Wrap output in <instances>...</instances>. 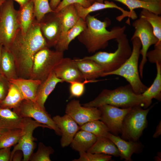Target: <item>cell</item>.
Returning <instances> with one entry per match:
<instances>
[{
  "instance_id": "1f68e13d",
  "label": "cell",
  "mask_w": 161,
  "mask_h": 161,
  "mask_svg": "<svg viewBox=\"0 0 161 161\" xmlns=\"http://www.w3.org/2000/svg\"><path fill=\"white\" fill-rule=\"evenodd\" d=\"M24 133L23 129H12L0 133V148L10 147L18 143Z\"/></svg>"
},
{
  "instance_id": "7402d4cb",
  "label": "cell",
  "mask_w": 161,
  "mask_h": 161,
  "mask_svg": "<svg viewBox=\"0 0 161 161\" xmlns=\"http://www.w3.org/2000/svg\"><path fill=\"white\" fill-rule=\"evenodd\" d=\"M157 74L152 85L141 94L143 98V107L146 109L151 105L154 98L160 101L161 99V63H156Z\"/></svg>"
},
{
  "instance_id": "c3c4849f",
  "label": "cell",
  "mask_w": 161,
  "mask_h": 161,
  "mask_svg": "<svg viewBox=\"0 0 161 161\" xmlns=\"http://www.w3.org/2000/svg\"><path fill=\"white\" fill-rule=\"evenodd\" d=\"M161 152H159L157 153V156L155 157L154 160L155 161H161Z\"/></svg>"
},
{
  "instance_id": "d6a6232c",
  "label": "cell",
  "mask_w": 161,
  "mask_h": 161,
  "mask_svg": "<svg viewBox=\"0 0 161 161\" xmlns=\"http://www.w3.org/2000/svg\"><path fill=\"white\" fill-rule=\"evenodd\" d=\"M140 17L149 23L155 36L158 40V42H161V16L148 10L142 9Z\"/></svg>"
},
{
  "instance_id": "ac0fdd59",
  "label": "cell",
  "mask_w": 161,
  "mask_h": 161,
  "mask_svg": "<svg viewBox=\"0 0 161 161\" xmlns=\"http://www.w3.org/2000/svg\"><path fill=\"white\" fill-rule=\"evenodd\" d=\"M107 137L117 147L120 153V159H124L125 161H132L131 157L133 154L141 153L143 148V145L138 141L135 142L126 141L110 133Z\"/></svg>"
},
{
  "instance_id": "ee69618b",
  "label": "cell",
  "mask_w": 161,
  "mask_h": 161,
  "mask_svg": "<svg viewBox=\"0 0 161 161\" xmlns=\"http://www.w3.org/2000/svg\"><path fill=\"white\" fill-rule=\"evenodd\" d=\"M161 134V122H159L157 125L155 133L153 136V137L154 138H157L160 136Z\"/></svg>"
},
{
  "instance_id": "f546056e",
  "label": "cell",
  "mask_w": 161,
  "mask_h": 161,
  "mask_svg": "<svg viewBox=\"0 0 161 161\" xmlns=\"http://www.w3.org/2000/svg\"><path fill=\"white\" fill-rule=\"evenodd\" d=\"M105 0H96L103 2ZM120 2L128 7L131 13L135 12L134 10L137 8L145 9L155 14L160 15L161 14V3L148 2L140 0H112Z\"/></svg>"
},
{
  "instance_id": "ba28073f",
  "label": "cell",
  "mask_w": 161,
  "mask_h": 161,
  "mask_svg": "<svg viewBox=\"0 0 161 161\" xmlns=\"http://www.w3.org/2000/svg\"><path fill=\"white\" fill-rule=\"evenodd\" d=\"M63 58V52L51 50L48 47L41 49L34 56L29 78L43 82Z\"/></svg>"
},
{
  "instance_id": "8d00e7d4",
  "label": "cell",
  "mask_w": 161,
  "mask_h": 161,
  "mask_svg": "<svg viewBox=\"0 0 161 161\" xmlns=\"http://www.w3.org/2000/svg\"><path fill=\"white\" fill-rule=\"evenodd\" d=\"M99 80H100L84 79L82 81H74L69 82L70 97H81L84 92L86 84L90 83L97 82Z\"/></svg>"
},
{
  "instance_id": "52a82bcc",
  "label": "cell",
  "mask_w": 161,
  "mask_h": 161,
  "mask_svg": "<svg viewBox=\"0 0 161 161\" xmlns=\"http://www.w3.org/2000/svg\"><path fill=\"white\" fill-rule=\"evenodd\" d=\"M153 107L145 109L140 106L131 108L123 120L120 137L126 141H138L147 126V116Z\"/></svg>"
},
{
  "instance_id": "7bdbcfd3",
  "label": "cell",
  "mask_w": 161,
  "mask_h": 161,
  "mask_svg": "<svg viewBox=\"0 0 161 161\" xmlns=\"http://www.w3.org/2000/svg\"><path fill=\"white\" fill-rule=\"evenodd\" d=\"M23 158V154L21 150H17L13 154L11 161H21Z\"/></svg>"
},
{
  "instance_id": "8992f818",
  "label": "cell",
  "mask_w": 161,
  "mask_h": 161,
  "mask_svg": "<svg viewBox=\"0 0 161 161\" xmlns=\"http://www.w3.org/2000/svg\"><path fill=\"white\" fill-rule=\"evenodd\" d=\"M20 30L18 10L12 0H5L0 8V44L8 49Z\"/></svg>"
},
{
  "instance_id": "60d3db41",
  "label": "cell",
  "mask_w": 161,
  "mask_h": 161,
  "mask_svg": "<svg viewBox=\"0 0 161 161\" xmlns=\"http://www.w3.org/2000/svg\"><path fill=\"white\" fill-rule=\"evenodd\" d=\"M10 84L9 80L3 76L0 77V104L8 93Z\"/></svg>"
},
{
  "instance_id": "6da1fadb",
  "label": "cell",
  "mask_w": 161,
  "mask_h": 161,
  "mask_svg": "<svg viewBox=\"0 0 161 161\" xmlns=\"http://www.w3.org/2000/svg\"><path fill=\"white\" fill-rule=\"evenodd\" d=\"M46 47H48L35 18L25 33L19 30L8 49L14 57L18 78H30L35 54Z\"/></svg>"
},
{
  "instance_id": "5bb4252c",
  "label": "cell",
  "mask_w": 161,
  "mask_h": 161,
  "mask_svg": "<svg viewBox=\"0 0 161 161\" xmlns=\"http://www.w3.org/2000/svg\"><path fill=\"white\" fill-rule=\"evenodd\" d=\"M65 113L70 116L80 126L91 121L100 120L101 115L98 108L82 106L80 101L75 99L67 104Z\"/></svg>"
},
{
  "instance_id": "7c38bea8",
  "label": "cell",
  "mask_w": 161,
  "mask_h": 161,
  "mask_svg": "<svg viewBox=\"0 0 161 161\" xmlns=\"http://www.w3.org/2000/svg\"><path fill=\"white\" fill-rule=\"evenodd\" d=\"M40 30L47 46L55 47L62 32L61 24L57 13L47 14L39 22Z\"/></svg>"
},
{
  "instance_id": "8fae6325",
  "label": "cell",
  "mask_w": 161,
  "mask_h": 161,
  "mask_svg": "<svg viewBox=\"0 0 161 161\" xmlns=\"http://www.w3.org/2000/svg\"><path fill=\"white\" fill-rule=\"evenodd\" d=\"M38 127L46 128L51 129L47 126L33 120L31 118L25 117L24 126L23 129L24 133L11 151L10 161L13 154L17 150H21L23 152V161H29L35 148V138L33 136V131Z\"/></svg>"
},
{
  "instance_id": "7a4b0ae2",
  "label": "cell",
  "mask_w": 161,
  "mask_h": 161,
  "mask_svg": "<svg viewBox=\"0 0 161 161\" xmlns=\"http://www.w3.org/2000/svg\"><path fill=\"white\" fill-rule=\"evenodd\" d=\"M86 26L77 37L89 53H95L103 49L108 45L109 41L116 39L124 33L126 26H115L110 30L106 29L109 20L101 21L94 16L88 15L85 20Z\"/></svg>"
},
{
  "instance_id": "5b68a950",
  "label": "cell",
  "mask_w": 161,
  "mask_h": 161,
  "mask_svg": "<svg viewBox=\"0 0 161 161\" xmlns=\"http://www.w3.org/2000/svg\"><path fill=\"white\" fill-rule=\"evenodd\" d=\"M131 40L132 48L129 57L117 69L109 73H103L102 77L112 75L122 77L129 82L135 93L141 94L148 88L141 81L139 75L138 63L141 44L139 39L137 37Z\"/></svg>"
},
{
  "instance_id": "277c9868",
  "label": "cell",
  "mask_w": 161,
  "mask_h": 161,
  "mask_svg": "<svg viewBox=\"0 0 161 161\" xmlns=\"http://www.w3.org/2000/svg\"><path fill=\"white\" fill-rule=\"evenodd\" d=\"M115 40L117 43V48L114 52L99 51L93 55L85 56L81 59L90 60L95 62L103 69V73L116 70L129 57L132 49L125 34H123Z\"/></svg>"
},
{
  "instance_id": "cb8c5ba5",
  "label": "cell",
  "mask_w": 161,
  "mask_h": 161,
  "mask_svg": "<svg viewBox=\"0 0 161 161\" xmlns=\"http://www.w3.org/2000/svg\"><path fill=\"white\" fill-rule=\"evenodd\" d=\"M74 60L84 79L95 80L102 77L104 73L100 66L92 60L81 58Z\"/></svg>"
},
{
  "instance_id": "d590c367",
  "label": "cell",
  "mask_w": 161,
  "mask_h": 161,
  "mask_svg": "<svg viewBox=\"0 0 161 161\" xmlns=\"http://www.w3.org/2000/svg\"><path fill=\"white\" fill-rule=\"evenodd\" d=\"M54 149L50 146H46L43 143L40 142L38 144L37 151L33 153L29 161H51L50 156L54 152Z\"/></svg>"
},
{
  "instance_id": "74e56055",
  "label": "cell",
  "mask_w": 161,
  "mask_h": 161,
  "mask_svg": "<svg viewBox=\"0 0 161 161\" xmlns=\"http://www.w3.org/2000/svg\"><path fill=\"white\" fill-rule=\"evenodd\" d=\"M80 157L73 161H109L112 160V156L100 153H92L87 152H79Z\"/></svg>"
},
{
  "instance_id": "f5cc1de1",
  "label": "cell",
  "mask_w": 161,
  "mask_h": 161,
  "mask_svg": "<svg viewBox=\"0 0 161 161\" xmlns=\"http://www.w3.org/2000/svg\"><path fill=\"white\" fill-rule=\"evenodd\" d=\"M3 131H2L1 130H0V133H2V132H3Z\"/></svg>"
},
{
  "instance_id": "44dd1931",
  "label": "cell",
  "mask_w": 161,
  "mask_h": 161,
  "mask_svg": "<svg viewBox=\"0 0 161 161\" xmlns=\"http://www.w3.org/2000/svg\"><path fill=\"white\" fill-rule=\"evenodd\" d=\"M9 81L17 87L24 100L35 102L38 89L41 83L40 80L18 77Z\"/></svg>"
},
{
  "instance_id": "e575fe53",
  "label": "cell",
  "mask_w": 161,
  "mask_h": 161,
  "mask_svg": "<svg viewBox=\"0 0 161 161\" xmlns=\"http://www.w3.org/2000/svg\"><path fill=\"white\" fill-rule=\"evenodd\" d=\"M32 1L34 16L38 22L47 14L55 12L50 6V0H32Z\"/></svg>"
},
{
  "instance_id": "9c48e42d",
  "label": "cell",
  "mask_w": 161,
  "mask_h": 161,
  "mask_svg": "<svg viewBox=\"0 0 161 161\" xmlns=\"http://www.w3.org/2000/svg\"><path fill=\"white\" fill-rule=\"evenodd\" d=\"M132 26L135 30L131 39L138 38L141 44L142 48L140 51L142 59L140 63L139 71L140 75L142 78L144 66L147 61L146 54L149 47L155 45L158 42L155 36L151 24L144 19L140 17L132 23Z\"/></svg>"
},
{
  "instance_id": "d4e9b609",
  "label": "cell",
  "mask_w": 161,
  "mask_h": 161,
  "mask_svg": "<svg viewBox=\"0 0 161 161\" xmlns=\"http://www.w3.org/2000/svg\"><path fill=\"white\" fill-rule=\"evenodd\" d=\"M85 21L80 18L75 24L61 36L54 47L56 50L64 52L68 49L70 43L86 28Z\"/></svg>"
},
{
  "instance_id": "4fadbf2b",
  "label": "cell",
  "mask_w": 161,
  "mask_h": 161,
  "mask_svg": "<svg viewBox=\"0 0 161 161\" xmlns=\"http://www.w3.org/2000/svg\"><path fill=\"white\" fill-rule=\"evenodd\" d=\"M98 108L101 113L100 120L106 125L110 132L117 136L121 134L123 120L131 108H120L114 106L105 104Z\"/></svg>"
},
{
  "instance_id": "681fc988",
  "label": "cell",
  "mask_w": 161,
  "mask_h": 161,
  "mask_svg": "<svg viewBox=\"0 0 161 161\" xmlns=\"http://www.w3.org/2000/svg\"><path fill=\"white\" fill-rule=\"evenodd\" d=\"M3 47L2 45L0 44V60H1V49L2 47ZM2 76L1 75V71H0V77Z\"/></svg>"
},
{
  "instance_id": "4316f807",
  "label": "cell",
  "mask_w": 161,
  "mask_h": 161,
  "mask_svg": "<svg viewBox=\"0 0 161 161\" xmlns=\"http://www.w3.org/2000/svg\"><path fill=\"white\" fill-rule=\"evenodd\" d=\"M57 13L61 24V37L73 27L80 18L74 4L64 7Z\"/></svg>"
},
{
  "instance_id": "bcb514c9",
  "label": "cell",
  "mask_w": 161,
  "mask_h": 161,
  "mask_svg": "<svg viewBox=\"0 0 161 161\" xmlns=\"http://www.w3.org/2000/svg\"><path fill=\"white\" fill-rule=\"evenodd\" d=\"M15 1L17 2L20 5V7H22L27 3L30 0H12Z\"/></svg>"
},
{
  "instance_id": "603a6c76",
  "label": "cell",
  "mask_w": 161,
  "mask_h": 161,
  "mask_svg": "<svg viewBox=\"0 0 161 161\" xmlns=\"http://www.w3.org/2000/svg\"><path fill=\"white\" fill-rule=\"evenodd\" d=\"M0 69L2 76L8 80L18 78L14 57L9 49L3 46L1 51Z\"/></svg>"
},
{
  "instance_id": "b9f144b4",
  "label": "cell",
  "mask_w": 161,
  "mask_h": 161,
  "mask_svg": "<svg viewBox=\"0 0 161 161\" xmlns=\"http://www.w3.org/2000/svg\"><path fill=\"white\" fill-rule=\"evenodd\" d=\"M11 147L0 148V161H10Z\"/></svg>"
},
{
  "instance_id": "816d5d0a",
  "label": "cell",
  "mask_w": 161,
  "mask_h": 161,
  "mask_svg": "<svg viewBox=\"0 0 161 161\" xmlns=\"http://www.w3.org/2000/svg\"><path fill=\"white\" fill-rule=\"evenodd\" d=\"M88 0L92 4L96 0Z\"/></svg>"
},
{
  "instance_id": "30bf717a",
  "label": "cell",
  "mask_w": 161,
  "mask_h": 161,
  "mask_svg": "<svg viewBox=\"0 0 161 161\" xmlns=\"http://www.w3.org/2000/svg\"><path fill=\"white\" fill-rule=\"evenodd\" d=\"M13 111L22 117H28L49 127L56 134L61 135L60 130L45 109L42 108L35 102L27 100H23Z\"/></svg>"
},
{
  "instance_id": "484cf974",
  "label": "cell",
  "mask_w": 161,
  "mask_h": 161,
  "mask_svg": "<svg viewBox=\"0 0 161 161\" xmlns=\"http://www.w3.org/2000/svg\"><path fill=\"white\" fill-rule=\"evenodd\" d=\"M97 137L88 131L80 130L76 134L70 145L75 151L87 152L96 140Z\"/></svg>"
},
{
  "instance_id": "83f0119b",
  "label": "cell",
  "mask_w": 161,
  "mask_h": 161,
  "mask_svg": "<svg viewBox=\"0 0 161 161\" xmlns=\"http://www.w3.org/2000/svg\"><path fill=\"white\" fill-rule=\"evenodd\" d=\"M92 153H100L112 155L120 156L116 146L109 139L106 137H97L96 141L87 151Z\"/></svg>"
},
{
  "instance_id": "ffe728a7",
  "label": "cell",
  "mask_w": 161,
  "mask_h": 161,
  "mask_svg": "<svg viewBox=\"0 0 161 161\" xmlns=\"http://www.w3.org/2000/svg\"><path fill=\"white\" fill-rule=\"evenodd\" d=\"M63 82L62 80L56 76L53 71L51 72L39 86L37 91L35 102L42 108L45 109L44 104L48 96L58 83Z\"/></svg>"
},
{
  "instance_id": "ab89813d",
  "label": "cell",
  "mask_w": 161,
  "mask_h": 161,
  "mask_svg": "<svg viewBox=\"0 0 161 161\" xmlns=\"http://www.w3.org/2000/svg\"><path fill=\"white\" fill-rule=\"evenodd\" d=\"M75 4H79L85 8L88 7L91 4L88 0H62L59 3L54 11L58 13L64 7Z\"/></svg>"
},
{
  "instance_id": "f907efd6",
  "label": "cell",
  "mask_w": 161,
  "mask_h": 161,
  "mask_svg": "<svg viewBox=\"0 0 161 161\" xmlns=\"http://www.w3.org/2000/svg\"><path fill=\"white\" fill-rule=\"evenodd\" d=\"M5 0H0V8L2 4L4 3Z\"/></svg>"
},
{
  "instance_id": "f1b7e54d",
  "label": "cell",
  "mask_w": 161,
  "mask_h": 161,
  "mask_svg": "<svg viewBox=\"0 0 161 161\" xmlns=\"http://www.w3.org/2000/svg\"><path fill=\"white\" fill-rule=\"evenodd\" d=\"M18 18L21 32L22 33H25L35 18L32 0H30L23 6L20 7L18 10Z\"/></svg>"
},
{
  "instance_id": "f35d334b",
  "label": "cell",
  "mask_w": 161,
  "mask_h": 161,
  "mask_svg": "<svg viewBox=\"0 0 161 161\" xmlns=\"http://www.w3.org/2000/svg\"><path fill=\"white\" fill-rule=\"evenodd\" d=\"M146 57L150 62L161 63V42H157L153 49L147 52Z\"/></svg>"
},
{
  "instance_id": "d6986e66",
  "label": "cell",
  "mask_w": 161,
  "mask_h": 161,
  "mask_svg": "<svg viewBox=\"0 0 161 161\" xmlns=\"http://www.w3.org/2000/svg\"><path fill=\"white\" fill-rule=\"evenodd\" d=\"M25 120V117L19 116L11 109L0 107V130L2 131L23 129Z\"/></svg>"
},
{
  "instance_id": "2e32d148",
  "label": "cell",
  "mask_w": 161,
  "mask_h": 161,
  "mask_svg": "<svg viewBox=\"0 0 161 161\" xmlns=\"http://www.w3.org/2000/svg\"><path fill=\"white\" fill-rule=\"evenodd\" d=\"M56 76L64 82L82 81L84 80L74 59L63 58L53 70Z\"/></svg>"
},
{
  "instance_id": "f6af8a7d",
  "label": "cell",
  "mask_w": 161,
  "mask_h": 161,
  "mask_svg": "<svg viewBox=\"0 0 161 161\" xmlns=\"http://www.w3.org/2000/svg\"><path fill=\"white\" fill-rule=\"evenodd\" d=\"M61 1V0H50L49 4L52 9L54 11Z\"/></svg>"
},
{
  "instance_id": "7dc6e473",
  "label": "cell",
  "mask_w": 161,
  "mask_h": 161,
  "mask_svg": "<svg viewBox=\"0 0 161 161\" xmlns=\"http://www.w3.org/2000/svg\"><path fill=\"white\" fill-rule=\"evenodd\" d=\"M143 1L154 3H161V0H140Z\"/></svg>"
},
{
  "instance_id": "9a60e30c",
  "label": "cell",
  "mask_w": 161,
  "mask_h": 161,
  "mask_svg": "<svg viewBox=\"0 0 161 161\" xmlns=\"http://www.w3.org/2000/svg\"><path fill=\"white\" fill-rule=\"evenodd\" d=\"M74 5L79 17L84 21L87 16L91 13L107 8H115L119 10L122 13L121 16H117L116 18L117 21H119L126 17L131 18L132 19H135L137 18L136 13L126 10L117 6L113 1L106 0H104L103 2L95 1L87 8L84 7L78 4H75Z\"/></svg>"
},
{
  "instance_id": "e0dca14e",
  "label": "cell",
  "mask_w": 161,
  "mask_h": 161,
  "mask_svg": "<svg viewBox=\"0 0 161 161\" xmlns=\"http://www.w3.org/2000/svg\"><path fill=\"white\" fill-rule=\"evenodd\" d=\"M52 119L61 131V146L63 148L67 146L70 145L76 134L80 130V126L67 114L62 116L56 115Z\"/></svg>"
},
{
  "instance_id": "3957f363",
  "label": "cell",
  "mask_w": 161,
  "mask_h": 161,
  "mask_svg": "<svg viewBox=\"0 0 161 161\" xmlns=\"http://www.w3.org/2000/svg\"><path fill=\"white\" fill-rule=\"evenodd\" d=\"M143 100L142 94L135 93L129 84L113 90L103 89L94 100L83 105L86 107L98 108L109 104L121 108H128L136 106L143 107Z\"/></svg>"
},
{
  "instance_id": "836d02e7",
  "label": "cell",
  "mask_w": 161,
  "mask_h": 161,
  "mask_svg": "<svg viewBox=\"0 0 161 161\" xmlns=\"http://www.w3.org/2000/svg\"><path fill=\"white\" fill-rule=\"evenodd\" d=\"M80 130L91 133L97 137H106L110 132L109 129L102 121L95 120L88 122L80 126Z\"/></svg>"
},
{
  "instance_id": "4dcf8cb0",
  "label": "cell",
  "mask_w": 161,
  "mask_h": 161,
  "mask_svg": "<svg viewBox=\"0 0 161 161\" xmlns=\"http://www.w3.org/2000/svg\"><path fill=\"white\" fill-rule=\"evenodd\" d=\"M24 100L23 96L17 87L10 83L8 93L4 99L0 104V107L14 109L18 106Z\"/></svg>"
}]
</instances>
